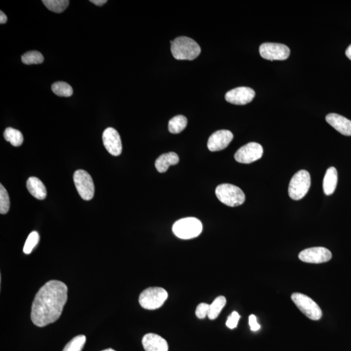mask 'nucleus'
<instances>
[{"label":"nucleus","mask_w":351,"mask_h":351,"mask_svg":"<svg viewBox=\"0 0 351 351\" xmlns=\"http://www.w3.org/2000/svg\"><path fill=\"white\" fill-rule=\"evenodd\" d=\"M171 52L177 60H194L201 52V48L194 40L179 37L171 41Z\"/></svg>","instance_id":"2"},{"label":"nucleus","mask_w":351,"mask_h":351,"mask_svg":"<svg viewBox=\"0 0 351 351\" xmlns=\"http://www.w3.org/2000/svg\"><path fill=\"white\" fill-rule=\"evenodd\" d=\"M168 298V293L161 287H149L141 293L139 301L141 307L153 310L161 307Z\"/></svg>","instance_id":"5"},{"label":"nucleus","mask_w":351,"mask_h":351,"mask_svg":"<svg viewBox=\"0 0 351 351\" xmlns=\"http://www.w3.org/2000/svg\"><path fill=\"white\" fill-rule=\"evenodd\" d=\"M249 325L251 327V330L252 331L256 332L258 331V330L260 329V325L257 322V319L254 315H250L249 319Z\"/></svg>","instance_id":"31"},{"label":"nucleus","mask_w":351,"mask_h":351,"mask_svg":"<svg viewBox=\"0 0 351 351\" xmlns=\"http://www.w3.org/2000/svg\"><path fill=\"white\" fill-rule=\"evenodd\" d=\"M262 146L257 143H249L239 148L235 152L234 157L237 162L249 164L260 159L262 157Z\"/></svg>","instance_id":"10"},{"label":"nucleus","mask_w":351,"mask_h":351,"mask_svg":"<svg viewBox=\"0 0 351 351\" xmlns=\"http://www.w3.org/2000/svg\"><path fill=\"white\" fill-rule=\"evenodd\" d=\"M10 208V200L8 192L3 186L0 185V213L6 214L8 213Z\"/></svg>","instance_id":"28"},{"label":"nucleus","mask_w":351,"mask_h":351,"mask_svg":"<svg viewBox=\"0 0 351 351\" xmlns=\"http://www.w3.org/2000/svg\"><path fill=\"white\" fill-rule=\"evenodd\" d=\"M48 10L56 13H61L68 8L70 2L68 0H42Z\"/></svg>","instance_id":"23"},{"label":"nucleus","mask_w":351,"mask_h":351,"mask_svg":"<svg viewBox=\"0 0 351 351\" xmlns=\"http://www.w3.org/2000/svg\"><path fill=\"white\" fill-rule=\"evenodd\" d=\"M187 119L183 115H177L170 120L169 122V131L171 133H180L186 128Z\"/></svg>","instance_id":"21"},{"label":"nucleus","mask_w":351,"mask_h":351,"mask_svg":"<svg viewBox=\"0 0 351 351\" xmlns=\"http://www.w3.org/2000/svg\"><path fill=\"white\" fill-rule=\"evenodd\" d=\"M173 231L174 235L180 239H193L201 234L202 225L197 218L181 219L174 224Z\"/></svg>","instance_id":"4"},{"label":"nucleus","mask_w":351,"mask_h":351,"mask_svg":"<svg viewBox=\"0 0 351 351\" xmlns=\"http://www.w3.org/2000/svg\"><path fill=\"white\" fill-rule=\"evenodd\" d=\"M90 2L97 6H102L103 5L107 3V1L106 0H91Z\"/></svg>","instance_id":"33"},{"label":"nucleus","mask_w":351,"mask_h":351,"mask_svg":"<svg viewBox=\"0 0 351 351\" xmlns=\"http://www.w3.org/2000/svg\"><path fill=\"white\" fill-rule=\"evenodd\" d=\"M51 90L55 95L61 97H70L73 94L72 87L63 82H58L51 86Z\"/></svg>","instance_id":"24"},{"label":"nucleus","mask_w":351,"mask_h":351,"mask_svg":"<svg viewBox=\"0 0 351 351\" xmlns=\"http://www.w3.org/2000/svg\"><path fill=\"white\" fill-rule=\"evenodd\" d=\"M326 121L331 126L341 134L351 136V121L347 118L336 114L327 115Z\"/></svg>","instance_id":"16"},{"label":"nucleus","mask_w":351,"mask_h":351,"mask_svg":"<svg viewBox=\"0 0 351 351\" xmlns=\"http://www.w3.org/2000/svg\"><path fill=\"white\" fill-rule=\"evenodd\" d=\"M7 21H8V17H7V16L5 15L3 11H0V23H1V24H4V23L7 22Z\"/></svg>","instance_id":"32"},{"label":"nucleus","mask_w":351,"mask_h":351,"mask_svg":"<svg viewBox=\"0 0 351 351\" xmlns=\"http://www.w3.org/2000/svg\"><path fill=\"white\" fill-rule=\"evenodd\" d=\"M86 342V337L79 335L74 338L65 346L63 351H82Z\"/></svg>","instance_id":"26"},{"label":"nucleus","mask_w":351,"mask_h":351,"mask_svg":"<svg viewBox=\"0 0 351 351\" xmlns=\"http://www.w3.org/2000/svg\"><path fill=\"white\" fill-rule=\"evenodd\" d=\"M67 285L59 280L46 282L37 292L32 304L33 323L43 327L57 321L67 301Z\"/></svg>","instance_id":"1"},{"label":"nucleus","mask_w":351,"mask_h":351,"mask_svg":"<svg viewBox=\"0 0 351 351\" xmlns=\"http://www.w3.org/2000/svg\"><path fill=\"white\" fill-rule=\"evenodd\" d=\"M103 145L110 154L118 156L121 154L122 145L121 137L116 129L108 128L103 131L102 136Z\"/></svg>","instance_id":"13"},{"label":"nucleus","mask_w":351,"mask_h":351,"mask_svg":"<svg viewBox=\"0 0 351 351\" xmlns=\"http://www.w3.org/2000/svg\"><path fill=\"white\" fill-rule=\"evenodd\" d=\"M345 54L347 57L351 60V44L348 47L347 49H346Z\"/></svg>","instance_id":"34"},{"label":"nucleus","mask_w":351,"mask_h":351,"mask_svg":"<svg viewBox=\"0 0 351 351\" xmlns=\"http://www.w3.org/2000/svg\"><path fill=\"white\" fill-rule=\"evenodd\" d=\"M234 136L229 130L222 129L215 131L209 137L208 148L211 152L221 151L225 149L233 140Z\"/></svg>","instance_id":"14"},{"label":"nucleus","mask_w":351,"mask_h":351,"mask_svg":"<svg viewBox=\"0 0 351 351\" xmlns=\"http://www.w3.org/2000/svg\"><path fill=\"white\" fill-rule=\"evenodd\" d=\"M75 185L80 197L85 200H90L95 195V185L90 174L84 170H77L74 174Z\"/></svg>","instance_id":"8"},{"label":"nucleus","mask_w":351,"mask_h":351,"mask_svg":"<svg viewBox=\"0 0 351 351\" xmlns=\"http://www.w3.org/2000/svg\"><path fill=\"white\" fill-rule=\"evenodd\" d=\"M291 299L306 317L313 321H317L321 319V308L309 296L300 293H294L292 294Z\"/></svg>","instance_id":"7"},{"label":"nucleus","mask_w":351,"mask_h":351,"mask_svg":"<svg viewBox=\"0 0 351 351\" xmlns=\"http://www.w3.org/2000/svg\"><path fill=\"white\" fill-rule=\"evenodd\" d=\"M338 183V172L335 167H330L327 169L323 179V191L325 194L329 196L333 194Z\"/></svg>","instance_id":"18"},{"label":"nucleus","mask_w":351,"mask_h":351,"mask_svg":"<svg viewBox=\"0 0 351 351\" xmlns=\"http://www.w3.org/2000/svg\"><path fill=\"white\" fill-rule=\"evenodd\" d=\"M215 194L222 203L230 207L241 206L246 200V195L239 187L228 183L219 185Z\"/></svg>","instance_id":"3"},{"label":"nucleus","mask_w":351,"mask_h":351,"mask_svg":"<svg viewBox=\"0 0 351 351\" xmlns=\"http://www.w3.org/2000/svg\"><path fill=\"white\" fill-rule=\"evenodd\" d=\"M27 188L31 195L38 200L46 199L47 192L45 185L36 177H30L27 181Z\"/></svg>","instance_id":"19"},{"label":"nucleus","mask_w":351,"mask_h":351,"mask_svg":"<svg viewBox=\"0 0 351 351\" xmlns=\"http://www.w3.org/2000/svg\"><path fill=\"white\" fill-rule=\"evenodd\" d=\"M22 61L23 64L27 65L41 64L43 63L44 57L39 51H30L23 54Z\"/></svg>","instance_id":"25"},{"label":"nucleus","mask_w":351,"mask_h":351,"mask_svg":"<svg viewBox=\"0 0 351 351\" xmlns=\"http://www.w3.org/2000/svg\"><path fill=\"white\" fill-rule=\"evenodd\" d=\"M142 343L146 351H168L167 341L157 334L149 333L143 337Z\"/></svg>","instance_id":"15"},{"label":"nucleus","mask_w":351,"mask_h":351,"mask_svg":"<svg viewBox=\"0 0 351 351\" xmlns=\"http://www.w3.org/2000/svg\"><path fill=\"white\" fill-rule=\"evenodd\" d=\"M240 319V315L237 312H233L228 316L226 325L230 329L236 328L238 322Z\"/></svg>","instance_id":"30"},{"label":"nucleus","mask_w":351,"mask_h":351,"mask_svg":"<svg viewBox=\"0 0 351 351\" xmlns=\"http://www.w3.org/2000/svg\"><path fill=\"white\" fill-rule=\"evenodd\" d=\"M40 237L38 232H32L28 235L26 241L25 242L24 247H23V251L25 254H30L34 249L35 247L37 246L39 241Z\"/></svg>","instance_id":"27"},{"label":"nucleus","mask_w":351,"mask_h":351,"mask_svg":"<svg viewBox=\"0 0 351 351\" xmlns=\"http://www.w3.org/2000/svg\"><path fill=\"white\" fill-rule=\"evenodd\" d=\"M331 252L325 247H312L306 249L299 254V258L306 263H322L332 258Z\"/></svg>","instance_id":"11"},{"label":"nucleus","mask_w":351,"mask_h":351,"mask_svg":"<svg viewBox=\"0 0 351 351\" xmlns=\"http://www.w3.org/2000/svg\"><path fill=\"white\" fill-rule=\"evenodd\" d=\"M102 351H115L114 349H112V348H107V349L103 350Z\"/></svg>","instance_id":"35"},{"label":"nucleus","mask_w":351,"mask_h":351,"mask_svg":"<svg viewBox=\"0 0 351 351\" xmlns=\"http://www.w3.org/2000/svg\"><path fill=\"white\" fill-rule=\"evenodd\" d=\"M227 304V299L223 296L217 298L211 305H209V310L208 317L210 320H214L218 317L221 311Z\"/></svg>","instance_id":"20"},{"label":"nucleus","mask_w":351,"mask_h":351,"mask_svg":"<svg viewBox=\"0 0 351 351\" xmlns=\"http://www.w3.org/2000/svg\"><path fill=\"white\" fill-rule=\"evenodd\" d=\"M209 310V305L207 303H201L197 306L196 312L197 317L199 319H204L208 317Z\"/></svg>","instance_id":"29"},{"label":"nucleus","mask_w":351,"mask_h":351,"mask_svg":"<svg viewBox=\"0 0 351 351\" xmlns=\"http://www.w3.org/2000/svg\"><path fill=\"white\" fill-rule=\"evenodd\" d=\"M5 140L10 143L14 147H20L23 142L22 133L17 129L13 128H6L4 131Z\"/></svg>","instance_id":"22"},{"label":"nucleus","mask_w":351,"mask_h":351,"mask_svg":"<svg viewBox=\"0 0 351 351\" xmlns=\"http://www.w3.org/2000/svg\"><path fill=\"white\" fill-rule=\"evenodd\" d=\"M180 159L174 152H169L160 155L155 163V168L159 173H164L168 170L169 167L178 164Z\"/></svg>","instance_id":"17"},{"label":"nucleus","mask_w":351,"mask_h":351,"mask_svg":"<svg viewBox=\"0 0 351 351\" xmlns=\"http://www.w3.org/2000/svg\"><path fill=\"white\" fill-rule=\"evenodd\" d=\"M260 56L271 61H283L290 55V49L286 45L279 43H263L260 47Z\"/></svg>","instance_id":"9"},{"label":"nucleus","mask_w":351,"mask_h":351,"mask_svg":"<svg viewBox=\"0 0 351 351\" xmlns=\"http://www.w3.org/2000/svg\"><path fill=\"white\" fill-rule=\"evenodd\" d=\"M255 95V91L253 89L240 87L228 91L226 94L225 99L232 104L246 105L253 101Z\"/></svg>","instance_id":"12"},{"label":"nucleus","mask_w":351,"mask_h":351,"mask_svg":"<svg viewBox=\"0 0 351 351\" xmlns=\"http://www.w3.org/2000/svg\"><path fill=\"white\" fill-rule=\"evenodd\" d=\"M311 178L309 173L305 170L298 172L289 182V196L294 200H299L305 197L309 191Z\"/></svg>","instance_id":"6"}]
</instances>
